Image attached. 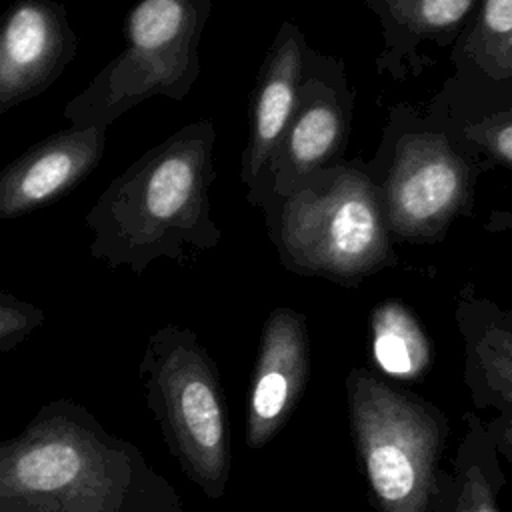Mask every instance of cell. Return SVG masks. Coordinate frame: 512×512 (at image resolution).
<instances>
[{
  "label": "cell",
  "instance_id": "7a4b0ae2",
  "mask_svg": "<svg viewBox=\"0 0 512 512\" xmlns=\"http://www.w3.org/2000/svg\"><path fill=\"white\" fill-rule=\"evenodd\" d=\"M214 142L210 120L190 122L112 178L86 212L90 256L140 276L158 258L186 262L214 248Z\"/></svg>",
  "mask_w": 512,
  "mask_h": 512
},
{
  "label": "cell",
  "instance_id": "2e32d148",
  "mask_svg": "<svg viewBox=\"0 0 512 512\" xmlns=\"http://www.w3.org/2000/svg\"><path fill=\"white\" fill-rule=\"evenodd\" d=\"M398 30L412 40L440 38L456 30L470 14L474 0H384Z\"/></svg>",
  "mask_w": 512,
  "mask_h": 512
},
{
  "label": "cell",
  "instance_id": "e0dca14e",
  "mask_svg": "<svg viewBox=\"0 0 512 512\" xmlns=\"http://www.w3.org/2000/svg\"><path fill=\"white\" fill-rule=\"evenodd\" d=\"M512 46V0H484L472 34L474 60L494 74H504Z\"/></svg>",
  "mask_w": 512,
  "mask_h": 512
},
{
  "label": "cell",
  "instance_id": "ba28073f",
  "mask_svg": "<svg viewBox=\"0 0 512 512\" xmlns=\"http://www.w3.org/2000/svg\"><path fill=\"white\" fill-rule=\"evenodd\" d=\"M78 54L68 10L56 0H14L0 16V118L46 92Z\"/></svg>",
  "mask_w": 512,
  "mask_h": 512
},
{
  "label": "cell",
  "instance_id": "5bb4252c",
  "mask_svg": "<svg viewBox=\"0 0 512 512\" xmlns=\"http://www.w3.org/2000/svg\"><path fill=\"white\" fill-rule=\"evenodd\" d=\"M342 138L344 118L336 100L312 94L306 86L304 94H298V104L280 142V152H284V160L294 174H306L322 168L340 148Z\"/></svg>",
  "mask_w": 512,
  "mask_h": 512
},
{
  "label": "cell",
  "instance_id": "7c38bea8",
  "mask_svg": "<svg viewBox=\"0 0 512 512\" xmlns=\"http://www.w3.org/2000/svg\"><path fill=\"white\" fill-rule=\"evenodd\" d=\"M458 326L464 340V384L472 404L512 418V312L488 302H462Z\"/></svg>",
  "mask_w": 512,
  "mask_h": 512
},
{
  "label": "cell",
  "instance_id": "d6986e66",
  "mask_svg": "<svg viewBox=\"0 0 512 512\" xmlns=\"http://www.w3.org/2000/svg\"><path fill=\"white\" fill-rule=\"evenodd\" d=\"M486 428L498 454L512 466V418L494 416L486 422Z\"/></svg>",
  "mask_w": 512,
  "mask_h": 512
},
{
  "label": "cell",
  "instance_id": "8992f818",
  "mask_svg": "<svg viewBox=\"0 0 512 512\" xmlns=\"http://www.w3.org/2000/svg\"><path fill=\"white\" fill-rule=\"evenodd\" d=\"M280 240L296 270L338 282L360 280L390 262L382 204L368 176L350 166L288 196Z\"/></svg>",
  "mask_w": 512,
  "mask_h": 512
},
{
  "label": "cell",
  "instance_id": "ac0fdd59",
  "mask_svg": "<svg viewBox=\"0 0 512 512\" xmlns=\"http://www.w3.org/2000/svg\"><path fill=\"white\" fill-rule=\"evenodd\" d=\"M44 322L46 312L40 306L0 290V354L20 346L42 328Z\"/></svg>",
  "mask_w": 512,
  "mask_h": 512
},
{
  "label": "cell",
  "instance_id": "5b68a950",
  "mask_svg": "<svg viewBox=\"0 0 512 512\" xmlns=\"http://www.w3.org/2000/svg\"><path fill=\"white\" fill-rule=\"evenodd\" d=\"M210 0H136L124 48L64 106L70 126H110L150 98L182 100L200 72V36Z\"/></svg>",
  "mask_w": 512,
  "mask_h": 512
},
{
  "label": "cell",
  "instance_id": "277c9868",
  "mask_svg": "<svg viewBox=\"0 0 512 512\" xmlns=\"http://www.w3.org/2000/svg\"><path fill=\"white\" fill-rule=\"evenodd\" d=\"M138 378L146 408L184 476L210 500L230 478V428L218 366L196 332L156 328L142 350Z\"/></svg>",
  "mask_w": 512,
  "mask_h": 512
},
{
  "label": "cell",
  "instance_id": "4fadbf2b",
  "mask_svg": "<svg viewBox=\"0 0 512 512\" xmlns=\"http://www.w3.org/2000/svg\"><path fill=\"white\" fill-rule=\"evenodd\" d=\"M464 422L452 466L440 472L432 512H502L498 494L506 480L500 454L482 418L466 414Z\"/></svg>",
  "mask_w": 512,
  "mask_h": 512
},
{
  "label": "cell",
  "instance_id": "ffe728a7",
  "mask_svg": "<svg viewBox=\"0 0 512 512\" xmlns=\"http://www.w3.org/2000/svg\"><path fill=\"white\" fill-rule=\"evenodd\" d=\"M504 74H512V46H510L506 62H504Z\"/></svg>",
  "mask_w": 512,
  "mask_h": 512
},
{
  "label": "cell",
  "instance_id": "8fae6325",
  "mask_svg": "<svg viewBox=\"0 0 512 512\" xmlns=\"http://www.w3.org/2000/svg\"><path fill=\"white\" fill-rule=\"evenodd\" d=\"M302 58L304 52L300 32L286 24L278 34L258 78L252 102L248 146L242 160V180L246 184H254L256 176L278 152L298 104Z\"/></svg>",
  "mask_w": 512,
  "mask_h": 512
},
{
  "label": "cell",
  "instance_id": "6da1fadb",
  "mask_svg": "<svg viewBox=\"0 0 512 512\" xmlns=\"http://www.w3.org/2000/svg\"><path fill=\"white\" fill-rule=\"evenodd\" d=\"M0 512H184L144 452L72 398L0 440Z\"/></svg>",
  "mask_w": 512,
  "mask_h": 512
},
{
  "label": "cell",
  "instance_id": "3957f363",
  "mask_svg": "<svg viewBox=\"0 0 512 512\" xmlns=\"http://www.w3.org/2000/svg\"><path fill=\"white\" fill-rule=\"evenodd\" d=\"M348 424L376 512H432L448 420L430 400L368 368L344 380Z\"/></svg>",
  "mask_w": 512,
  "mask_h": 512
},
{
  "label": "cell",
  "instance_id": "9a60e30c",
  "mask_svg": "<svg viewBox=\"0 0 512 512\" xmlns=\"http://www.w3.org/2000/svg\"><path fill=\"white\" fill-rule=\"evenodd\" d=\"M372 358L400 380L420 378L430 366V344L416 316L398 300H386L370 316Z\"/></svg>",
  "mask_w": 512,
  "mask_h": 512
},
{
  "label": "cell",
  "instance_id": "52a82bcc",
  "mask_svg": "<svg viewBox=\"0 0 512 512\" xmlns=\"http://www.w3.org/2000/svg\"><path fill=\"white\" fill-rule=\"evenodd\" d=\"M468 186V168L444 138H404L384 190L388 224L404 238H428L460 210Z\"/></svg>",
  "mask_w": 512,
  "mask_h": 512
},
{
  "label": "cell",
  "instance_id": "30bf717a",
  "mask_svg": "<svg viewBox=\"0 0 512 512\" xmlns=\"http://www.w3.org/2000/svg\"><path fill=\"white\" fill-rule=\"evenodd\" d=\"M108 126H68L0 170V220L22 218L58 202L100 164Z\"/></svg>",
  "mask_w": 512,
  "mask_h": 512
},
{
  "label": "cell",
  "instance_id": "9c48e42d",
  "mask_svg": "<svg viewBox=\"0 0 512 512\" xmlns=\"http://www.w3.org/2000/svg\"><path fill=\"white\" fill-rule=\"evenodd\" d=\"M310 376V340L304 316L276 308L266 318L246 396V446L268 444L296 410Z\"/></svg>",
  "mask_w": 512,
  "mask_h": 512
}]
</instances>
